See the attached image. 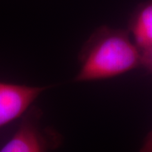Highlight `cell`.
Segmentation results:
<instances>
[{"label":"cell","instance_id":"obj_1","mask_svg":"<svg viewBox=\"0 0 152 152\" xmlns=\"http://www.w3.org/2000/svg\"><path fill=\"white\" fill-rule=\"evenodd\" d=\"M76 82L113 78L142 64V53L124 30L102 26L96 30L80 53Z\"/></svg>","mask_w":152,"mask_h":152},{"label":"cell","instance_id":"obj_2","mask_svg":"<svg viewBox=\"0 0 152 152\" xmlns=\"http://www.w3.org/2000/svg\"><path fill=\"white\" fill-rule=\"evenodd\" d=\"M46 87L0 82V127L20 117Z\"/></svg>","mask_w":152,"mask_h":152},{"label":"cell","instance_id":"obj_3","mask_svg":"<svg viewBox=\"0 0 152 152\" xmlns=\"http://www.w3.org/2000/svg\"><path fill=\"white\" fill-rule=\"evenodd\" d=\"M47 142L37 125L25 121L0 152H46Z\"/></svg>","mask_w":152,"mask_h":152},{"label":"cell","instance_id":"obj_4","mask_svg":"<svg viewBox=\"0 0 152 152\" xmlns=\"http://www.w3.org/2000/svg\"><path fill=\"white\" fill-rule=\"evenodd\" d=\"M129 31L141 53L151 48L152 0H147L136 8L129 20Z\"/></svg>","mask_w":152,"mask_h":152},{"label":"cell","instance_id":"obj_5","mask_svg":"<svg viewBox=\"0 0 152 152\" xmlns=\"http://www.w3.org/2000/svg\"><path fill=\"white\" fill-rule=\"evenodd\" d=\"M142 66L152 74V48L142 53Z\"/></svg>","mask_w":152,"mask_h":152},{"label":"cell","instance_id":"obj_6","mask_svg":"<svg viewBox=\"0 0 152 152\" xmlns=\"http://www.w3.org/2000/svg\"><path fill=\"white\" fill-rule=\"evenodd\" d=\"M140 152H152V131L147 135Z\"/></svg>","mask_w":152,"mask_h":152}]
</instances>
